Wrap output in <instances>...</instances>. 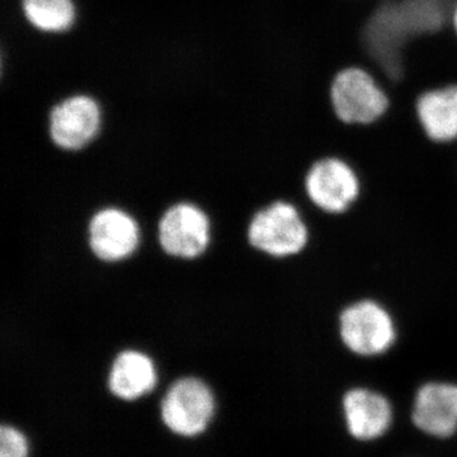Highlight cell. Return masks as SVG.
Returning a JSON list of instances; mask_svg holds the SVG:
<instances>
[{
    "instance_id": "6da1fadb",
    "label": "cell",
    "mask_w": 457,
    "mask_h": 457,
    "mask_svg": "<svg viewBox=\"0 0 457 457\" xmlns=\"http://www.w3.org/2000/svg\"><path fill=\"white\" fill-rule=\"evenodd\" d=\"M337 341L348 356L375 360L393 353L402 333L398 317L386 302L361 295L343 303L337 312Z\"/></svg>"
},
{
    "instance_id": "7a4b0ae2",
    "label": "cell",
    "mask_w": 457,
    "mask_h": 457,
    "mask_svg": "<svg viewBox=\"0 0 457 457\" xmlns=\"http://www.w3.org/2000/svg\"><path fill=\"white\" fill-rule=\"evenodd\" d=\"M302 187L309 204L328 218H343L356 209L365 194L362 177L341 156H321L303 177Z\"/></svg>"
},
{
    "instance_id": "3957f363",
    "label": "cell",
    "mask_w": 457,
    "mask_h": 457,
    "mask_svg": "<svg viewBox=\"0 0 457 457\" xmlns=\"http://www.w3.org/2000/svg\"><path fill=\"white\" fill-rule=\"evenodd\" d=\"M249 245L278 260L297 257L312 243V230L296 204L278 200L260 210L248 227Z\"/></svg>"
},
{
    "instance_id": "277c9868",
    "label": "cell",
    "mask_w": 457,
    "mask_h": 457,
    "mask_svg": "<svg viewBox=\"0 0 457 457\" xmlns=\"http://www.w3.org/2000/svg\"><path fill=\"white\" fill-rule=\"evenodd\" d=\"M330 99L337 117L347 125H371L386 113L390 98L374 75L359 66L336 75Z\"/></svg>"
},
{
    "instance_id": "5b68a950",
    "label": "cell",
    "mask_w": 457,
    "mask_h": 457,
    "mask_svg": "<svg viewBox=\"0 0 457 457\" xmlns=\"http://www.w3.org/2000/svg\"><path fill=\"white\" fill-rule=\"evenodd\" d=\"M215 400L210 387L195 378L176 381L162 403V418L171 432L194 437L212 420Z\"/></svg>"
},
{
    "instance_id": "8992f818",
    "label": "cell",
    "mask_w": 457,
    "mask_h": 457,
    "mask_svg": "<svg viewBox=\"0 0 457 457\" xmlns=\"http://www.w3.org/2000/svg\"><path fill=\"white\" fill-rule=\"evenodd\" d=\"M159 242L174 257H198L209 245V219L195 204H174L159 222Z\"/></svg>"
},
{
    "instance_id": "52a82bcc",
    "label": "cell",
    "mask_w": 457,
    "mask_h": 457,
    "mask_svg": "<svg viewBox=\"0 0 457 457\" xmlns=\"http://www.w3.org/2000/svg\"><path fill=\"white\" fill-rule=\"evenodd\" d=\"M414 426L426 435L447 438L457 431V383L432 380L420 385L411 408Z\"/></svg>"
},
{
    "instance_id": "ba28073f",
    "label": "cell",
    "mask_w": 457,
    "mask_h": 457,
    "mask_svg": "<svg viewBox=\"0 0 457 457\" xmlns=\"http://www.w3.org/2000/svg\"><path fill=\"white\" fill-rule=\"evenodd\" d=\"M345 426L352 437L371 441L386 433L393 423V405L384 394L354 386L342 396Z\"/></svg>"
},
{
    "instance_id": "9c48e42d",
    "label": "cell",
    "mask_w": 457,
    "mask_h": 457,
    "mask_svg": "<svg viewBox=\"0 0 457 457\" xmlns=\"http://www.w3.org/2000/svg\"><path fill=\"white\" fill-rule=\"evenodd\" d=\"M101 125L97 104L86 96L66 99L54 108L50 134L57 146L66 150L82 149L95 139Z\"/></svg>"
},
{
    "instance_id": "30bf717a",
    "label": "cell",
    "mask_w": 457,
    "mask_h": 457,
    "mask_svg": "<svg viewBox=\"0 0 457 457\" xmlns=\"http://www.w3.org/2000/svg\"><path fill=\"white\" fill-rule=\"evenodd\" d=\"M139 240L140 231L137 221L121 210H102L90 221L89 245L99 260H125L134 253Z\"/></svg>"
},
{
    "instance_id": "8fae6325",
    "label": "cell",
    "mask_w": 457,
    "mask_h": 457,
    "mask_svg": "<svg viewBox=\"0 0 457 457\" xmlns=\"http://www.w3.org/2000/svg\"><path fill=\"white\" fill-rule=\"evenodd\" d=\"M417 114L423 131L433 143H455L457 84L422 93L417 99Z\"/></svg>"
},
{
    "instance_id": "7c38bea8",
    "label": "cell",
    "mask_w": 457,
    "mask_h": 457,
    "mask_svg": "<svg viewBox=\"0 0 457 457\" xmlns=\"http://www.w3.org/2000/svg\"><path fill=\"white\" fill-rule=\"evenodd\" d=\"M155 384V366L146 354L137 351H125L113 361L108 378V386L117 398H141L152 392Z\"/></svg>"
},
{
    "instance_id": "4fadbf2b",
    "label": "cell",
    "mask_w": 457,
    "mask_h": 457,
    "mask_svg": "<svg viewBox=\"0 0 457 457\" xmlns=\"http://www.w3.org/2000/svg\"><path fill=\"white\" fill-rule=\"evenodd\" d=\"M23 12L31 25L46 32L71 29L75 17L71 0H23Z\"/></svg>"
},
{
    "instance_id": "5bb4252c",
    "label": "cell",
    "mask_w": 457,
    "mask_h": 457,
    "mask_svg": "<svg viewBox=\"0 0 457 457\" xmlns=\"http://www.w3.org/2000/svg\"><path fill=\"white\" fill-rule=\"evenodd\" d=\"M29 444L25 436L11 426L0 428V457H27Z\"/></svg>"
},
{
    "instance_id": "9a60e30c",
    "label": "cell",
    "mask_w": 457,
    "mask_h": 457,
    "mask_svg": "<svg viewBox=\"0 0 457 457\" xmlns=\"http://www.w3.org/2000/svg\"><path fill=\"white\" fill-rule=\"evenodd\" d=\"M453 27H455L456 32H457V5L455 8V12H453Z\"/></svg>"
}]
</instances>
